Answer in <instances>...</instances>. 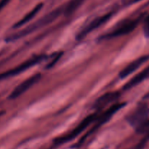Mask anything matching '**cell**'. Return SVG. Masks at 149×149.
Wrapping results in <instances>:
<instances>
[{
	"instance_id": "cell-1",
	"label": "cell",
	"mask_w": 149,
	"mask_h": 149,
	"mask_svg": "<svg viewBox=\"0 0 149 149\" xmlns=\"http://www.w3.org/2000/svg\"><path fill=\"white\" fill-rule=\"evenodd\" d=\"M63 11V8H61V7L52 10V12L45 15L42 17L36 20L35 22L29 24V26H26V28L23 29L22 30H20L19 31L16 32V33L7 36L5 38V41L7 42H10L18 40L20 38L24 37V36H27V35L30 34V33H33V32L39 30V29H42V28L45 27V26H48L49 24L52 23L54 20H56L61 15Z\"/></svg>"
},
{
	"instance_id": "cell-2",
	"label": "cell",
	"mask_w": 149,
	"mask_h": 149,
	"mask_svg": "<svg viewBox=\"0 0 149 149\" xmlns=\"http://www.w3.org/2000/svg\"><path fill=\"white\" fill-rule=\"evenodd\" d=\"M46 57L47 56L45 55H38L31 57V58L28 59L27 61H24V62L20 63V65H17L15 68L4 71L3 73H1L0 74V80H4L6 79L11 78V77L19 75L21 73L26 71V70L37 65L41 61H43Z\"/></svg>"
},
{
	"instance_id": "cell-3",
	"label": "cell",
	"mask_w": 149,
	"mask_h": 149,
	"mask_svg": "<svg viewBox=\"0 0 149 149\" xmlns=\"http://www.w3.org/2000/svg\"><path fill=\"white\" fill-rule=\"evenodd\" d=\"M97 118V117L96 113H92V114H90L89 116H87V117L84 118V119L77 125V127L74 128L73 130H71L69 133L66 134V135H63V136L61 137H59V138H57L56 139H55L54 142H55V143L56 144V145H61V144L65 143L68 142V141H72L74 138H77L79 134H81L83 131L85 130L93 122H95Z\"/></svg>"
},
{
	"instance_id": "cell-4",
	"label": "cell",
	"mask_w": 149,
	"mask_h": 149,
	"mask_svg": "<svg viewBox=\"0 0 149 149\" xmlns=\"http://www.w3.org/2000/svg\"><path fill=\"white\" fill-rule=\"evenodd\" d=\"M125 105H126L125 103H114V104L111 105L109 109H107L103 114L100 115L98 118H97V119H96L95 121L96 123L95 125H94V127H93L87 134H85V135L82 137L81 139H80V141H81V143H84V141H86V139H87L89 136H90L92 134L94 133V132H95L98 128H100L102 125L106 124V122L113 116V115L115 113H116L119 109L123 108Z\"/></svg>"
},
{
	"instance_id": "cell-5",
	"label": "cell",
	"mask_w": 149,
	"mask_h": 149,
	"mask_svg": "<svg viewBox=\"0 0 149 149\" xmlns=\"http://www.w3.org/2000/svg\"><path fill=\"white\" fill-rule=\"evenodd\" d=\"M149 117V107L147 105L138 106L127 116V120L131 126L137 128Z\"/></svg>"
},
{
	"instance_id": "cell-6",
	"label": "cell",
	"mask_w": 149,
	"mask_h": 149,
	"mask_svg": "<svg viewBox=\"0 0 149 149\" xmlns=\"http://www.w3.org/2000/svg\"><path fill=\"white\" fill-rule=\"evenodd\" d=\"M140 22V19H135V20H127L125 23H122L121 26L116 28V29L112 31L110 33H108L107 34L104 35L101 37V39H113L115 37H119V36H125V35L129 34L131 32L133 31L136 29L137 26Z\"/></svg>"
},
{
	"instance_id": "cell-7",
	"label": "cell",
	"mask_w": 149,
	"mask_h": 149,
	"mask_svg": "<svg viewBox=\"0 0 149 149\" xmlns=\"http://www.w3.org/2000/svg\"><path fill=\"white\" fill-rule=\"evenodd\" d=\"M41 77H42L41 74L38 73V74H34V75L31 76L29 78L26 79V80L22 81L20 84H18L13 90V92L9 95L8 98L10 99V100H14V99L19 97L20 95L24 94L28 90H29L32 86L36 84L41 79Z\"/></svg>"
},
{
	"instance_id": "cell-8",
	"label": "cell",
	"mask_w": 149,
	"mask_h": 149,
	"mask_svg": "<svg viewBox=\"0 0 149 149\" xmlns=\"http://www.w3.org/2000/svg\"><path fill=\"white\" fill-rule=\"evenodd\" d=\"M112 15H113V13H109L100 16L98 17H96L94 20H92L88 25H87L84 29H81L79 32L77 36V40H81L86 36H87L89 33H91L92 31H93L95 29H97V28L103 26V24H105L112 17Z\"/></svg>"
},
{
	"instance_id": "cell-9",
	"label": "cell",
	"mask_w": 149,
	"mask_h": 149,
	"mask_svg": "<svg viewBox=\"0 0 149 149\" xmlns=\"http://www.w3.org/2000/svg\"><path fill=\"white\" fill-rule=\"evenodd\" d=\"M120 93L117 91L108 92L105 94L102 95L95 101L93 104V109L95 110H101L106 106H109L111 103H114L119 99Z\"/></svg>"
},
{
	"instance_id": "cell-10",
	"label": "cell",
	"mask_w": 149,
	"mask_h": 149,
	"mask_svg": "<svg viewBox=\"0 0 149 149\" xmlns=\"http://www.w3.org/2000/svg\"><path fill=\"white\" fill-rule=\"evenodd\" d=\"M148 60L149 55H143V56L140 57L138 59L132 61V62L130 63L126 67H125L120 71V73H119V77L122 79L126 78L127 77L130 75L132 73L135 72L138 68H140L144 63H146Z\"/></svg>"
},
{
	"instance_id": "cell-11",
	"label": "cell",
	"mask_w": 149,
	"mask_h": 149,
	"mask_svg": "<svg viewBox=\"0 0 149 149\" xmlns=\"http://www.w3.org/2000/svg\"><path fill=\"white\" fill-rule=\"evenodd\" d=\"M148 79H149V65L146 68H144L139 74L132 77L129 81H127L124 86L123 90H130V89L137 86L138 84H141V82H143L145 80Z\"/></svg>"
},
{
	"instance_id": "cell-12",
	"label": "cell",
	"mask_w": 149,
	"mask_h": 149,
	"mask_svg": "<svg viewBox=\"0 0 149 149\" xmlns=\"http://www.w3.org/2000/svg\"><path fill=\"white\" fill-rule=\"evenodd\" d=\"M42 7H43V4H42V3H39L37 5L35 6V7H33L29 13H28L23 18H21L20 20H18L15 24L13 25V29L20 28L23 26H24V25H26V23H29V22H30L31 20L39 13V12L42 10Z\"/></svg>"
},
{
	"instance_id": "cell-13",
	"label": "cell",
	"mask_w": 149,
	"mask_h": 149,
	"mask_svg": "<svg viewBox=\"0 0 149 149\" xmlns=\"http://www.w3.org/2000/svg\"><path fill=\"white\" fill-rule=\"evenodd\" d=\"M84 0H71L64 10L65 15L69 16L72 15L74 12L77 11V9L84 2Z\"/></svg>"
},
{
	"instance_id": "cell-14",
	"label": "cell",
	"mask_w": 149,
	"mask_h": 149,
	"mask_svg": "<svg viewBox=\"0 0 149 149\" xmlns=\"http://www.w3.org/2000/svg\"><path fill=\"white\" fill-rule=\"evenodd\" d=\"M148 131H149V117L143 123L141 124L140 126H138L136 128V132L140 134L146 133Z\"/></svg>"
},
{
	"instance_id": "cell-15",
	"label": "cell",
	"mask_w": 149,
	"mask_h": 149,
	"mask_svg": "<svg viewBox=\"0 0 149 149\" xmlns=\"http://www.w3.org/2000/svg\"><path fill=\"white\" fill-rule=\"evenodd\" d=\"M145 134H146L145 138H144L141 141V142L137 146L135 149H143L144 147H145L146 144L147 142L149 141V131H148V132Z\"/></svg>"
},
{
	"instance_id": "cell-16",
	"label": "cell",
	"mask_w": 149,
	"mask_h": 149,
	"mask_svg": "<svg viewBox=\"0 0 149 149\" xmlns=\"http://www.w3.org/2000/svg\"><path fill=\"white\" fill-rule=\"evenodd\" d=\"M143 32L146 37L149 38V15L146 18L143 25Z\"/></svg>"
},
{
	"instance_id": "cell-17",
	"label": "cell",
	"mask_w": 149,
	"mask_h": 149,
	"mask_svg": "<svg viewBox=\"0 0 149 149\" xmlns=\"http://www.w3.org/2000/svg\"><path fill=\"white\" fill-rule=\"evenodd\" d=\"M10 0H0V12L9 4Z\"/></svg>"
},
{
	"instance_id": "cell-18",
	"label": "cell",
	"mask_w": 149,
	"mask_h": 149,
	"mask_svg": "<svg viewBox=\"0 0 149 149\" xmlns=\"http://www.w3.org/2000/svg\"><path fill=\"white\" fill-rule=\"evenodd\" d=\"M139 1H141V0H123V3L125 5H130V4H134V3H136Z\"/></svg>"
},
{
	"instance_id": "cell-19",
	"label": "cell",
	"mask_w": 149,
	"mask_h": 149,
	"mask_svg": "<svg viewBox=\"0 0 149 149\" xmlns=\"http://www.w3.org/2000/svg\"><path fill=\"white\" fill-rule=\"evenodd\" d=\"M3 113H4V112H0V116H1V115H2L3 114Z\"/></svg>"
}]
</instances>
